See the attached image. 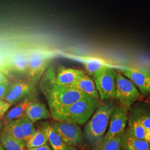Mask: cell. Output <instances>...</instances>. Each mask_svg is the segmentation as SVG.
<instances>
[{
    "instance_id": "1",
    "label": "cell",
    "mask_w": 150,
    "mask_h": 150,
    "mask_svg": "<svg viewBox=\"0 0 150 150\" xmlns=\"http://www.w3.org/2000/svg\"><path fill=\"white\" fill-rule=\"evenodd\" d=\"M40 87L48 103L51 117L57 121L62 113L82 98L88 96L74 87L63 86L56 81V71L50 67L40 79Z\"/></svg>"
},
{
    "instance_id": "2",
    "label": "cell",
    "mask_w": 150,
    "mask_h": 150,
    "mask_svg": "<svg viewBox=\"0 0 150 150\" xmlns=\"http://www.w3.org/2000/svg\"><path fill=\"white\" fill-rule=\"evenodd\" d=\"M116 108L112 102L101 103L87 122L84 129V139L86 142L97 150L101 145L110 120Z\"/></svg>"
},
{
    "instance_id": "3",
    "label": "cell",
    "mask_w": 150,
    "mask_h": 150,
    "mask_svg": "<svg viewBox=\"0 0 150 150\" xmlns=\"http://www.w3.org/2000/svg\"><path fill=\"white\" fill-rule=\"evenodd\" d=\"M100 104V100L87 96L68 107L57 121L83 125L90 119Z\"/></svg>"
},
{
    "instance_id": "4",
    "label": "cell",
    "mask_w": 150,
    "mask_h": 150,
    "mask_svg": "<svg viewBox=\"0 0 150 150\" xmlns=\"http://www.w3.org/2000/svg\"><path fill=\"white\" fill-rule=\"evenodd\" d=\"M117 73V70L108 66L92 76L101 101L115 98Z\"/></svg>"
},
{
    "instance_id": "5",
    "label": "cell",
    "mask_w": 150,
    "mask_h": 150,
    "mask_svg": "<svg viewBox=\"0 0 150 150\" xmlns=\"http://www.w3.org/2000/svg\"><path fill=\"white\" fill-rule=\"evenodd\" d=\"M141 93L134 84L118 72L116 78V96L120 105L129 108L141 97Z\"/></svg>"
},
{
    "instance_id": "6",
    "label": "cell",
    "mask_w": 150,
    "mask_h": 150,
    "mask_svg": "<svg viewBox=\"0 0 150 150\" xmlns=\"http://www.w3.org/2000/svg\"><path fill=\"white\" fill-rule=\"evenodd\" d=\"M51 124L66 144L73 147L82 145L84 136L79 125L64 121H54Z\"/></svg>"
},
{
    "instance_id": "7",
    "label": "cell",
    "mask_w": 150,
    "mask_h": 150,
    "mask_svg": "<svg viewBox=\"0 0 150 150\" xmlns=\"http://www.w3.org/2000/svg\"><path fill=\"white\" fill-rule=\"evenodd\" d=\"M129 108L119 105L113 112L109 122V127L102 142L114 137L123 136L128 122Z\"/></svg>"
},
{
    "instance_id": "8",
    "label": "cell",
    "mask_w": 150,
    "mask_h": 150,
    "mask_svg": "<svg viewBox=\"0 0 150 150\" xmlns=\"http://www.w3.org/2000/svg\"><path fill=\"white\" fill-rule=\"evenodd\" d=\"M28 69L27 74L33 83L38 82L47 70L50 57L46 53L33 51L27 54Z\"/></svg>"
},
{
    "instance_id": "9",
    "label": "cell",
    "mask_w": 150,
    "mask_h": 150,
    "mask_svg": "<svg viewBox=\"0 0 150 150\" xmlns=\"http://www.w3.org/2000/svg\"><path fill=\"white\" fill-rule=\"evenodd\" d=\"M120 72L131 81L142 95L150 94V71L134 67H122Z\"/></svg>"
},
{
    "instance_id": "10",
    "label": "cell",
    "mask_w": 150,
    "mask_h": 150,
    "mask_svg": "<svg viewBox=\"0 0 150 150\" xmlns=\"http://www.w3.org/2000/svg\"><path fill=\"white\" fill-rule=\"evenodd\" d=\"M33 90V83L31 81H18L11 84L4 101L11 105L18 103L26 98Z\"/></svg>"
},
{
    "instance_id": "11",
    "label": "cell",
    "mask_w": 150,
    "mask_h": 150,
    "mask_svg": "<svg viewBox=\"0 0 150 150\" xmlns=\"http://www.w3.org/2000/svg\"><path fill=\"white\" fill-rule=\"evenodd\" d=\"M85 74L81 70L59 67L56 72V81L61 85L71 87L77 80Z\"/></svg>"
},
{
    "instance_id": "12",
    "label": "cell",
    "mask_w": 150,
    "mask_h": 150,
    "mask_svg": "<svg viewBox=\"0 0 150 150\" xmlns=\"http://www.w3.org/2000/svg\"><path fill=\"white\" fill-rule=\"evenodd\" d=\"M42 129L46 134L53 150H77L75 147L66 144L51 124L45 122L43 123Z\"/></svg>"
},
{
    "instance_id": "13",
    "label": "cell",
    "mask_w": 150,
    "mask_h": 150,
    "mask_svg": "<svg viewBox=\"0 0 150 150\" xmlns=\"http://www.w3.org/2000/svg\"><path fill=\"white\" fill-rule=\"evenodd\" d=\"M25 116L29 118L33 123L51 117L50 112L46 105L43 103L35 100L28 107Z\"/></svg>"
},
{
    "instance_id": "14",
    "label": "cell",
    "mask_w": 150,
    "mask_h": 150,
    "mask_svg": "<svg viewBox=\"0 0 150 150\" xmlns=\"http://www.w3.org/2000/svg\"><path fill=\"white\" fill-rule=\"evenodd\" d=\"M34 101L31 97H27L18 103L16 106L6 113L3 117L4 126L13 120H17L25 115L29 106Z\"/></svg>"
},
{
    "instance_id": "15",
    "label": "cell",
    "mask_w": 150,
    "mask_h": 150,
    "mask_svg": "<svg viewBox=\"0 0 150 150\" xmlns=\"http://www.w3.org/2000/svg\"><path fill=\"white\" fill-rule=\"evenodd\" d=\"M71 87L83 92L89 96L100 100V95L94 81L86 74L77 80Z\"/></svg>"
},
{
    "instance_id": "16",
    "label": "cell",
    "mask_w": 150,
    "mask_h": 150,
    "mask_svg": "<svg viewBox=\"0 0 150 150\" xmlns=\"http://www.w3.org/2000/svg\"><path fill=\"white\" fill-rule=\"evenodd\" d=\"M122 149L123 150H150L148 141L137 139L125 131L122 136Z\"/></svg>"
},
{
    "instance_id": "17",
    "label": "cell",
    "mask_w": 150,
    "mask_h": 150,
    "mask_svg": "<svg viewBox=\"0 0 150 150\" xmlns=\"http://www.w3.org/2000/svg\"><path fill=\"white\" fill-rule=\"evenodd\" d=\"M126 131L129 134L137 139L150 142V132L135 120L132 118L129 120V127Z\"/></svg>"
},
{
    "instance_id": "18",
    "label": "cell",
    "mask_w": 150,
    "mask_h": 150,
    "mask_svg": "<svg viewBox=\"0 0 150 150\" xmlns=\"http://www.w3.org/2000/svg\"><path fill=\"white\" fill-rule=\"evenodd\" d=\"M0 139L6 150H26L25 142L16 139L2 131L0 134Z\"/></svg>"
},
{
    "instance_id": "19",
    "label": "cell",
    "mask_w": 150,
    "mask_h": 150,
    "mask_svg": "<svg viewBox=\"0 0 150 150\" xmlns=\"http://www.w3.org/2000/svg\"><path fill=\"white\" fill-rule=\"evenodd\" d=\"M82 64L88 75L91 76H93L97 72L108 66L102 59L95 57L85 58L82 60Z\"/></svg>"
},
{
    "instance_id": "20",
    "label": "cell",
    "mask_w": 150,
    "mask_h": 150,
    "mask_svg": "<svg viewBox=\"0 0 150 150\" xmlns=\"http://www.w3.org/2000/svg\"><path fill=\"white\" fill-rule=\"evenodd\" d=\"M11 67L16 72L27 74L28 69L27 54L18 53L15 54L10 61Z\"/></svg>"
},
{
    "instance_id": "21",
    "label": "cell",
    "mask_w": 150,
    "mask_h": 150,
    "mask_svg": "<svg viewBox=\"0 0 150 150\" xmlns=\"http://www.w3.org/2000/svg\"><path fill=\"white\" fill-rule=\"evenodd\" d=\"M47 141V136L42 129H36L31 136L26 141V148L31 149L40 147L46 145Z\"/></svg>"
},
{
    "instance_id": "22",
    "label": "cell",
    "mask_w": 150,
    "mask_h": 150,
    "mask_svg": "<svg viewBox=\"0 0 150 150\" xmlns=\"http://www.w3.org/2000/svg\"><path fill=\"white\" fill-rule=\"evenodd\" d=\"M2 131L5 132L6 133L16 139H19L25 143L26 142L22 130L21 125L18 120H13L7 123L4 126Z\"/></svg>"
},
{
    "instance_id": "23",
    "label": "cell",
    "mask_w": 150,
    "mask_h": 150,
    "mask_svg": "<svg viewBox=\"0 0 150 150\" xmlns=\"http://www.w3.org/2000/svg\"><path fill=\"white\" fill-rule=\"evenodd\" d=\"M130 118L138 121L150 132V112L139 110L134 112Z\"/></svg>"
},
{
    "instance_id": "24",
    "label": "cell",
    "mask_w": 150,
    "mask_h": 150,
    "mask_svg": "<svg viewBox=\"0 0 150 150\" xmlns=\"http://www.w3.org/2000/svg\"><path fill=\"white\" fill-rule=\"evenodd\" d=\"M17 120L21 125L25 139L26 141H27L31 136L36 129L33 125L34 123H33L29 118H27L25 116Z\"/></svg>"
},
{
    "instance_id": "25",
    "label": "cell",
    "mask_w": 150,
    "mask_h": 150,
    "mask_svg": "<svg viewBox=\"0 0 150 150\" xmlns=\"http://www.w3.org/2000/svg\"><path fill=\"white\" fill-rule=\"evenodd\" d=\"M122 136H118L102 142L98 150H121Z\"/></svg>"
},
{
    "instance_id": "26",
    "label": "cell",
    "mask_w": 150,
    "mask_h": 150,
    "mask_svg": "<svg viewBox=\"0 0 150 150\" xmlns=\"http://www.w3.org/2000/svg\"><path fill=\"white\" fill-rule=\"evenodd\" d=\"M11 86V83L9 82L8 81L0 85V100H4Z\"/></svg>"
},
{
    "instance_id": "27",
    "label": "cell",
    "mask_w": 150,
    "mask_h": 150,
    "mask_svg": "<svg viewBox=\"0 0 150 150\" xmlns=\"http://www.w3.org/2000/svg\"><path fill=\"white\" fill-rule=\"evenodd\" d=\"M12 105L4 100H0V117H3Z\"/></svg>"
},
{
    "instance_id": "28",
    "label": "cell",
    "mask_w": 150,
    "mask_h": 150,
    "mask_svg": "<svg viewBox=\"0 0 150 150\" xmlns=\"http://www.w3.org/2000/svg\"><path fill=\"white\" fill-rule=\"evenodd\" d=\"M27 150H52L48 145H45L38 147L27 149Z\"/></svg>"
},
{
    "instance_id": "29",
    "label": "cell",
    "mask_w": 150,
    "mask_h": 150,
    "mask_svg": "<svg viewBox=\"0 0 150 150\" xmlns=\"http://www.w3.org/2000/svg\"><path fill=\"white\" fill-rule=\"evenodd\" d=\"M7 81H8V80L7 79L5 74L3 71L0 70V85L5 83Z\"/></svg>"
},
{
    "instance_id": "30",
    "label": "cell",
    "mask_w": 150,
    "mask_h": 150,
    "mask_svg": "<svg viewBox=\"0 0 150 150\" xmlns=\"http://www.w3.org/2000/svg\"><path fill=\"white\" fill-rule=\"evenodd\" d=\"M4 126V123L3 121V117H0V134L2 131Z\"/></svg>"
},
{
    "instance_id": "31",
    "label": "cell",
    "mask_w": 150,
    "mask_h": 150,
    "mask_svg": "<svg viewBox=\"0 0 150 150\" xmlns=\"http://www.w3.org/2000/svg\"><path fill=\"white\" fill-rule=\"evenodd\" d=\"M0 150H5L4 148H3L1 145H0Z\"/></svg>"
},
{
    "instance_id": "32",
    "label": "cell",
    "mask_w": 150,
    "mask_h": 150,
    "mask_svg": "<svg viewBox=\"0 0 150 150\" xmlns=\"http://www.w3.org/2000/svg\"><path fill=\"white\" fill-rule=\"evenodd\" d=\"M147 102H148V103H149L150 105V97L148 99V100H147Z\"/></svg>"
},
{
    "instance_id": "33",
    "label": "cell",
    "mask_w": 150,
    "mask_h": 150,
    "mask_svg": "<svg viewBox=\"0 0 150 150\" xmlns=\"http://www.w3.org/2000/svg\"><path fill=\"white\" fill-rule=\"evenodd\" d=\"M149 143H150V142H149Z\"/></svg>"
}]
</instances>
